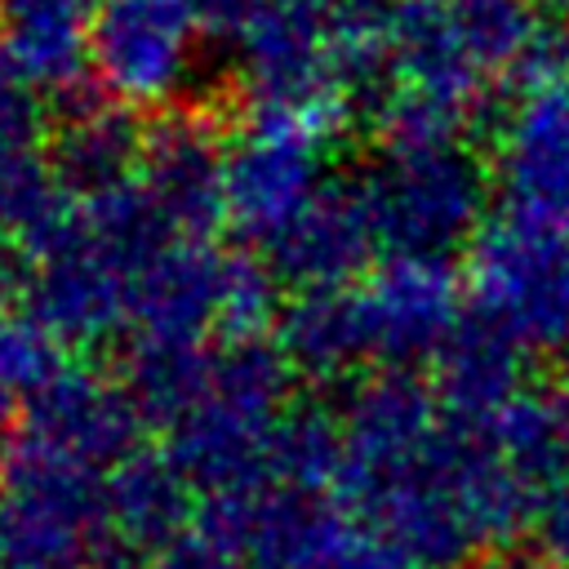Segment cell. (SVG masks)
Wrapping results in <instances>:
<instances>
[{
  "label": "cell",
  "mask_w": 569,
  "mask_h": 569,
  "mask_svg": "<svg viewBox=\"0 0 569 569\" xmlns=\"http://www.w3.org/2000/svg\"><path fill=\"white\" fill-rule=\"evenodd\" d=\"M289 360L262 338L213 347L200 396L164 431V453L191 489L213 498L276 485V436L289 413Z\"/></svg>",
  "instance_id": "obj_1"
},
{
  "label": "cell",
  "mask_w": 569,
  "mask_h": 569,
  "mask_svg": "<svg viewBox=\"0 0 569 569\" xmlns=\"http://www.w3.org/2000/svg\"><path fill=\"white\" fill-rule=\"evenodd\" d=\"M489 164L462 138L413 147L382 142L360 178L378 249L387 258L431 262L471 249V240L489 222Z\"/></svg>",
  "instance_id": "obj_2"
},
{
  "label": "cell",
  "mask_w": 569,
  "mask_h": 569,
  "mask_svg": "<svg viewBox=\"0 0 569 569\" xmlns=\"http://www.w3.org/2000/svg\"><path fill=\"white\" fill-rule=\"evenodd\" d=\"M471 320L525 356L569 351V222L498 209L467 249Z\"/></svg>",
  "instance_id": "obj_3"
},
{
  "label": "cell",
  "mask_w": 569,
  "mask_h": 569,
  "mask_svg": "<svg viewBox=\"0 0 569 569\" xmlns=\"http://www.w3.org/2000/svg\"><path fill=\"white\" fill-rule=\"evenodd\" d=\"M196 529L231 547L244 569H413L356 511L289 485L213 493Z\"/></svg>",
  "instance_id": "obj_4"
},
{
  "label": "cell",
  "mask_w": 569,
  "mask_h": 569,
  "mask_svg": "<svg viewBox=\"0 0 569 569\" xmlns=\"http://www.w3.org/2000/svg\"><path fill=\"white\" fill-rule=\"evenodd\" d=\"M102 480L107 471L13 436L0 462V569H89Z\"/></svg>",
  "instance_id": "obj_5"
},
{
  "label": "cell",
  "mask_w": 569,
  "mask_h": 569,
  "mask_svg": "<svg viewBox=\"0 0 569 569\" xmlns=\"http://www.w3.org/2000/svg\"><path fill=\"white\" fill-rule=\"evenodd\" d=\"M231 36L249 111L307 116L338 129L351 102L338 67V27L311 0H253Z\"/></svg>",
  "instance_id": "obj_6"
},
{
  "label": "cell",
  "mask_w": 569,
  "mask_h": 569,
  "mask_svg": "<svg viewBox=\"0 0 569 569\" xmlns=\"http://www.w3.org/2000/svg\"><path fill=\"white\" fill-rule=\"evenodd\" d=\"M204 18L191 0H98L89 22V71L129 111H173L200 62Z\"/></svg>",
  "instance_id": "obj_7"
},
{
  "label": "cell",
  "mask_w": 569,
  "mask_h": 569,
  "mask_svg": "<svg viewBox=\"0 0 569 569\" xmlns=\"http://www.w3.org/2000/svg\"><path fill=\"white\" fill-rule=\"evenodd\" d=\"M329 133L333 124L325 120L249 111V124L227 138V222L258 244L271 240L325 187Z\"/></svg>",
  "instance_id": "obj_8"
},
{
  "label": "cell",
  "mask_w": 569,
  "mask_h": 569,
  "mask_svg": "<svg viewBox=\"0 0 569 569\" xmlns=\"http://www.w3.org/2000/svg\"><path fill=\"white\" fill-rule=\"evenodd\" d=\"M351 302L365 365L378 369H409L418 360H436L467 325V284L449 271V262L431 258H387L351 284Z\"/></svg>",
  "instance_id": "obj_9"
},
{
  "label": "cell",
  "mask_w": 569,
  "mask_h": 569,
  "mask_svg": "<svg viewBox=\"0 0 569 569\" xmlns=\"http://www.w3.org/2000/svg\"><path fill=\"white\" fill-rule=\"evenodd\" d=\"M502 209L569 222V84H525L493 129L489 156Z\"/></svg>",
  "instance_id": "obj_10"
},
{
  "label": "cell",
  "mask_w": 569,
  "mask_h": 569,
  "mask_svg": "<svg viewBox=\"0 0 569 569\" xmlns=\"http://www.w3.org/2000/svg\"><path fill=\"white\" fill-rule=\"evenodd\" d=\"M373 249L378 236L360 182H325L271 240H262V262L284 289L325 293L365 280Z\"/></svg>",
  "instance_id": "obj_11"
},
{
  "label": "cell",
  "mask_w": 569,
  "mask_h": 569,
  "mask_svg": "<svg viewBox=\"0 0 569 569\" xmlns=\"http://www.w3.org/2000/svg\"><path fill=\"white\" fill-rule=\"evenodd\" d=\"M227 138L204 111H164L147 129L138 182L178 240H209L227 222Z\"/></svg>",
  "instance_id": "obj_12"
},
{
  "label": "cell",
  "mask_w": 569,
  "mask_h": 569,
  "mask_svg": "<svg viewBox=\"0 0 569 569\" xmlns=\"http://www.w3.org/2000/svg\"><path fill=\"white\" fill-rule=\"evenodd\" d=\"M387 49H391L387 89L431 98L467 120L498 84V76L471 44L453 0H396L387 18Z\"/></svg>",
  "instance_id": "obj_13"
},
{
  "label": "cell",
  "mask_w": 569,
  "mask_h": 569,
  "mask_svg": "<svg viewBox=\"0 0 569 569\" xmlns=\"http://www.w3.org/2000/svg\"><path fill=\"white\" fill-rule=\"evenodd\" d=\"M138 431L142 413L129 387L89 365H67L40 396H31L18 427L22 440L93 471H111L120 458H129L138 449Z\"/></svg>",
  "instance_id": "obj_14"
},
{
  "label": "cell",
  "mask_w": 569,
  "mask_h": 569,
  "mask_svg": "<svg viewBox=\"0 0 569 569\" xmlns=\"http://www.w3.org/2000/svg\"><path fill=\"white\" fill-rule=\"evenodd\" d=\"M191 480L169 453L133 449L102 480V538L89 569H147V560L187 533Z\"/></svg>",
  "instance_id": "obj_15"
},
{
  "label": "cell",
  "mask_w": 569,
  "mask_h": 569,
  "mask_svg": "<svg viewBox=\"0 0 569 569\" xmlns=\"http://www.w3.org/2000/svg\"><path fill=\"white\" fill-rule=\"evenodd\" d=\"M227 267L231 253L209 240L164 244L133 280V342H218Z\"/></svg>",
  "instance_id": "obj_16"
},
{
  "label": "cell",
  "mask_w": 569,
  "mask_h": 569,
  "mask_svg": "<svg viewBox=\"0 0 569 569\" xmlns=\"http://www.w3.org/2000/svg\"><path fill=\"white\" fill-rule=\"evenodd\" d=\"M147 129L133 120L120 102H93V98H67V111L53 129L49 160L71 191V200H89L102 191H116L138 178L142 169Z\"/></svg>",
  "instance_id": "obj_17"
},
{
  "label": "cell",
  "mask_w": 569,
  "mask_h": 569,
  "mask_svg": "<svg viewBox=\"0 0 569 569\" xmlns=\"http://www.w3.org/2000/svg\"><path fill=\"white\" fill-rule=\"evenodd\" d=\"M520 347H511L502 333L485 329L480 320H467L449 347L431 360V391L449 422L458 427H485L493 422L516 396H525V365Z\"/></svg>",
  "instance_id": "obj_18"
},
{
  "label": "cell",
  "mask_w": 569,
  "mask_h": 569,
  "mask_svg": "<svg viewBox=\"0 0 569 569\" xmlns=\"http://www.w3.org/2000/svg\"><path fill=\"white\" fill-rule=\"evenodd\" d=\"M98 0H0V44L40 84L67 98L89 71V22Z\"/></svg>",
  "instance_id": "obj_19"
},
{
  "label": "cell",
  "mask_w": 569,
  "mask_h": 569,
  "mask_svg": "<svg viewBox=\"0 0 569 569\" xmlns=\"http://www.w3.org/2000/svg\"><path fill=\"white\" fill-rule=\"evenodd\" d=\"M276 347L289 360L293 373L307 378H347L365 365L360 325L351 289H325V293H298L276 325Z\"/></svg>",
  "instance_id": "obj_20"
},
{
  "label": "cell",
  "mask_w": 569,
  "mask_h": 569,
  "mask_svg": "<svg viewBox=\"0 0 569 569\" xmlns=\"http://www.w3.org/2000/svg\"><path fill=\"white\" fill-rule=\"evenodd\" d=\"M76 200L62 187L49 151H4L0 156V240H13L40 253L62 222L71 218Z\"/></svg>",
  "instance_id": "obj_21"
},
{
  "label": "cell",
  "mask_w": 569,
  "mask_h": 569,
  "mask_svg": "<svg viewBox=\"0 0 569 569\" xmlns=\"http://www.w3.org/2000/svg\"><path fill=\"white\" fill-rule=\"evenodd\" d=\"M342 476V422L325 405H289L276 436V485L325 493Z\"/></svg>",
  "instance_id": "obj_22"
},
{
  "label": "cell",
  "mask_w": 569,
  "mask_h": 569,
  "mask_svg": "<svg viewBox=\"0 0 569 569\" xmlns=\"http://www.w3.org/2000/svg\"><path fill=\"white\" fill-rule=\"evenodd\" d=\"M62 338L36 311H0V387L31 405L62 369Z\"/></svg>",
  "instance_id": "obj_23"
},
{
  "label": "cell",
  "mask_w": 569,
  "mask_h": 569,
  "mask_svg": "<svg viewBox=\"0 0 569 569\" xmlns=\"http://www.w3.org/2000/svg\"><path fill=\"white\" fill-rule=\"evenodd\" d=\"M40 129H44L40 84L0 44V156L4 151H31Z\"/></svg>",
  "instance_id": "obj_24"
},
{
  "label": "cell",
  "mask_w": 569,
  "mask_h": 569,
  "mask_svg": "<svg viewBox=\"0 0 569 569\" xmlns=\"http://www.w3.org/2000/svg\"><path fill=\"white\" fill-rule=\"evenodd\" d=\"M525 84H569V18L551 13L538 22V31L511 76V89H525Z\"/></svg>",
  "instance_id": "obj_25"
},
{
  "label": "cell",
  "mask_w": 569,
  "mask_h": 569,
  "mask_svg": "<svg viewBox=\"0 0 569 569\" xmlns=\"http://www.w3.org/2000/svg\"><path fill=\"white\" fill-rule=\"evenodd\" d=\"M147 569H244V560L218 538H209L204 529H187L169 547H160L147 560Z\"/></svg>",
  "instance_id": "obj_26"
},
{
  "label": "cell",
  "mask_w": 569,
  "mask_h": 569,
  "mask_svg": "<svg viewBox=\"0 0 569 569\" xmlns=\"http://www.w3.org/2000/svg\"><path fill=\"white\" fill-rule=\"evenodd\" d=\"M533 533H538V542H542V551L551 560H565L569 556V476L538 502Z\"/></svg>",
  "instance_id": "obj_27"
},
{
  "label": "cell",
  "mask_w": 569,
  "mask_h": 569,
  "mask_svg": "<svg viewBox=\"0 0 569 569\" xmlns=\"http://www.w3.org/2000/svg\"><path fill=\"white\" fill-rule=\"evenodd\" d=\"M31 280H36V253L0 240V311H18V302L31 298Z\"/></svg>",
  "instance_id": "obj_28"
},
{
  "label": "cell",
  "mask_w": 569,
  "mask_h": 569,
  "mask_svg": "<svg viewBox=\"0 0 569 569\" xmlns=\"http://www.w3.org/2000/svg\"><path fill=\"white\" fill-rule=\"evenodd\" d=\"M333 27H351V22H382L391 13V0H311Z\"/></svg>",
  "instance_id": "obj_29"
},
{
  "label": "cell",
  "mask_w": 569,
  "mask_h": 569,
  "mask_svg": "<svg viewBox=\"0 0 569 569\" xmlns=\"http://www.w3.org/2000/svg\"><path fill=\"white\" fill-rule=\"evenodd\" d=\"M196 9H200V18H204V27L213 31H236V22L244 18V9L253 4V0H191Z\"/></svg>",
  "instance_id": "obj_30"
},
{
  "label": "cell",
  "mask_w": 569,
  "mask_h": 569,
  "mask_svg": "<svg viewBox=\"0 0 569 569\" xmlns=\"http://www.w3.org/2000/svg\"><path fill=\"white\" fill-rule=\"evenodd\" d=\"M22 418H27V400H18L13 391L0 387V445H9V440L18 436Z\"/></svg>",
  "instance_id": "obj_31"
},
{
  "label": "cell",
  "mask_w": 569,
  "mask_h": 569,
  "mask_svg": "<svg viewBox=\"0 0 569 569\" xmlns=\"http://www.w3.org/2000/svg\"><path fill=\"white\" fill-rule=\"evenodd\" d=\"M476 569H547V565L533 560V556H525V551H498V556H489V560L476 565Z\"/></svg>",
  "instance_id": "obj_32"
},
{
  "label": "cell",
  "mask_w": 569,
  "mask_h": 569,
  "mask_svg": "<svg viewBox=\"0 0 569 569\" xmlns=\"http://www.w3.org/2000/svg\"><path fill=\"white\" fill-rule=\"evenodd\" d=\"M556 409H560V422L569 431V351L560 360V378H556Z\"/></svg>",
  "instance_id": "obj_33"
},
{
  "label": "cell",
  "mask_w": 569,
  "mask_h": 569,
  "mask_svg": "<svg viewBox=\"0 0 569 569\" xmlns=\"http://www.w3.org/2000/svg\"><path fill=\"white\" fill-rule=\"evenodd\" d=\"M533 4H547L551 13H560V18H569V0H533Z\"/></svg>",
  "instance_id": "obj_34"
},
{
  "label": "cell",
  "mask_w": 569,
  "mask_h": 569,
  "mask_svg": "<svg viewBox=\"0 0 569 569\" xmlns=\"http://www.w3.org/2000/svg\"><path fill=\"white\" fill-rule=\"evenodd\" d=\"M556 569H569V556H565V560H556Z\"/></svg>",
  "instance_id": "obj_35"
}]
</instances>
